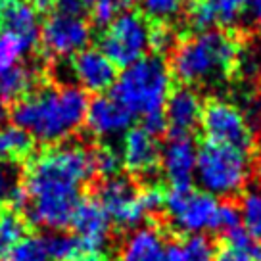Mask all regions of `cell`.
<instances>
[{
	"mask_svg": "<svg viewBox=\"0 0 261 261\" xmlns=\"http://www.w3.org/2000/svg\"><path fill=\"white\" fill-rule=\"evenodd\" d=\"M96 173L92 152L79 144L50 148L33 158L25 173L23 212L33 225L62 230L81 204L83 185Z\"/></svg>",
	"mask_w": 261,
	"mask_h": 261,
	"instance_id": "1",
	"label": "cell"
},
{
	"mask_svg": "<svg viewBox=\"0 0 261 261\" xmlns=\"http://www.w3.org/2000/svg\"><path fill=\"white\" fill-rule=\"evenodd\" d=\"M87 108L89 100L81 87H46L17 100L12 108V121L33 140L56 144L79 130Z\"/></svg>",
	"mask_w": 261,
	"mask_h": 261,
	"instance_id": "2",
	"label": "cell"
},
{
	"mask_svg": "<svg viewBox=\"0 0 261 261\" xmlns=\"http://www.w3.org/2000/svg\"><path fill=\"white\" fill-rule=\"evenodd\" d=\"M238 46L219 29L198 31L175 48L171 73L187 85H217L237 67Z\"/></svg>",
	"mask_w": 261,
	"mask_h": 261,
	"instance_id": "3",
	"label": "cell"
},
{
	"mask_svg": "<svg viewBox=\"0 0 261 261\" xmlns=\"http://www.w3.org/2000/svg\"><path fill=\"white\" fill-rule=\"evenodd\" d=\"M171 67L160 54L144 56L123 69L112 87V96L130 115H142V119L162 114L171 94Z\"/></svg>",
	"mask_w": 261,
	"mask_h": 261,
	"instance_id": "4",
	"label": "cell"
},
{
	"mask_svg": "<svg viewBox=\"0 0 261 261\" xmlns=\"http://www.w3.org/2000/svg\"><path fill=\"white\" fill-rule=\"evenodd\" d=\"M252 165L246 150L207 142L198 150L194 177L200 188L215 198H230L242 192Z\"/></svg>",
	"mask_w": 261,
	"mask_h": 261,
	"instance_id": "5",
	"label": "cell"
},
{
	"mask_svg": "<svg viewBox=\"0 0 261 261\" xmlns=\"http://www.w3.org/2000/svg\"><path fill=\"white\" fill-rule=\"evenodd\" d=\"M219 205L217 198L204 190L198 192L190 187H173L165 194L163 210L173 227L192 237L205 230H217Z\"/></svg>",
	"mask_w": 261,
	"mask_h": 261,
	"instance_id": "6",
	"label": "cell"
},
{
	"mask_svg": "<svg viewBox=\"0 0 261 261\" xmlns=\"http://www.w3.org/2000/svg\"><path fill=\"white\" fill-rule=\"evenodd\" d=\"M150 25L146 17L137 12H125L115 17L100 37V50L114 65L129 67L150 48Z\"/></svg>",
	"mask_w": 261,
	"mask_h": 261,
	"instance_id": "7",
	"label": "cell"
},
{
	"mask_svg": "<svg viewBox=\"0 0 261 261\" xmlns=\"http://www.w3.org/2000/svg\"><path fill=\"white\" fill-rule=\"evenodd\" d=\"M202 129L210 142L248 150L252 146V127L246 115L234 104L227 100L213 98L204 106L202 112Z\"/></svg>",
	"mask_w": 261,
	"mask_h": 261,
	"instance_id": "8",
	"label": "cell"
},
{
	"mask_svg": "<svg viewBox=\"0 0 261 261\" xmlns=\"http://www.w3.org/2000/svg\"><path fill=\"white\" fill-rule=\"evenodd\" d=\"M98 202L108 213L110 221L119 228H135L148 213L140 200V190L127 177L106 179L98 188Z\"/></svg>",
	"mask_w": 261,
	"mask_h": 261,
	"instance_id": "9",
	"label": "cell"
},
{
	"mask_svg": "<svg viewBox=\"0 0 261 261\" xmlns=\"http://www.w3.org/2000/svg\"><path fill=\"white\" fill-rule=\"evenodd\" d=\"M90 25L79 14L56 12L41 27V41L50 56L73 58L90 42Z\"/></svg>",
	"mask_w": 261,
	"mask_h": 261,
	"instance_id": "10",
	"label": "cell"
},
{
	"mask_svg": "<svg viewBox=\"0 0 261 261\" xmlns=\"http://www.w3.org/2000/svg\"><path fill=\"white\" fill-rule=\"evenodd\" d=\"M71 225H73L75 237L79 238L83 252L87 257L98 255L110 240L112 221L98 200L81 202L73 215Z\"/></svg>",
	"mask_w": 261,
	"mask_h": 261,
	"instance_id": "11",
	"label": "cell"
},
{
	"mask_svg": "<svg viewBox=\"0 0 261 261\" xmlns=\"http://www.w3.org/2000/svg\"><path fill=\"white\" fill-rule=\"evenodd\" d=\"M69 71L83 90L104 92L114 87L117 71L112 60L98 48H85L69 62Z\"/></svg>",
	"mask_w": 261,
	"mask_h": 261,
	"instance_id": "12",
	"label": "cell"
},
{
	"mask_svg": "<svg viewBox=\"0 0 261 261\" xmlns=\"http://www.w3.org/2000/svg\"><path fill=\"white\" fill-rule=\"evenodd\" d=\"M198 148L190 137H169L160 150L163 177L173 187H190L196 173Z\"/></svg>",
	"mask_w": 261,
	"mask_h": 261,
	"instance_id": "13",
	"label": "cell"
},
{
	"mask_svg": "<svg viewBox=\"0 0 261 261\" xmlns=\"http://www.w3.org/2000/svg\"><path fill=\"white\" fill-rule=\"evenodd\" d=\"M202 98L190 87L173 90L165 104V123L171 137H190V133L202 121Z\"/></svg>",
	"mask_w": 261,
	"mask_h": 261,
	"instance_id": "14",
	"label": "cell"
},
{
	"mask_svg": "<svg viewBox=\"0 0 261 261\" xmlns=\"http://www.w3.org/2000/svg\"><path fill=\"white\" fill-rule=\"evenodd\" d=\"M85 123L92 135L100 139H110L130 129L133 115L114 96H96L89 102Z\"/></svg>",
	"mask_w": 261,
	"mask_h": 261,
	"instance_id": "15",
	"label": "cell"
},
{
	"mask_svg": "<svg viewBox=\"0 0 261 261\" xmlns=\"http://www.w3.org/2000/svg\"><path fill=\"white\" fill-rule=\"evenodd\" d=\"M119 154L123 165L133 175H148L160 163V146L155 142V137L146 133L142 127L129 129L125 133Z\"/></svg>",
	"mask_w": 261,
	"mask_h": 261,
	"instance_id": "16",
	"label": "cell"
},
{
	"mask_svg": "<svg viewBox=\"0 0 261 261\" xmlns=\"http://www.w3.org/2000/svg\"><path fill=\"white\" fill-rule=\"evenodd\" d=\"M117 261H173L171 246L155 227H139L125 238Z\"/></svg>",
	"mask_w": 261,
	"mask_h": 261,
	"instance_id": "17",
	"label": "cell"
},
{
	"mask_svg": "<svg viewBox=\"0 0 261 261\" xmlns=\"http://www.w3.org/2000/svg\"><path fill=\"white\" fill-rule=\"evenodd\" d=\"M250 0H196L190 8V25L198 31L230 27L242 17Z\"/></svg>",
	"mask_w": 261,
	"mask_h": 261,
	"instance_id": "18",
	"label": "cell"
},
{
	"mask_svg": "<svg viewBox=\"0 0 261 261\" xmlns=\"http://www.w3.org/2000/svg\"><path fill=\"white\" fill-rule=\"evenodd\" d=\"M4 27H6V33H12L29 48H33V44L41 35L42 25L39 12L31 2L14 0V2H8V8L4 14Z\"/></svg>",
	"mask_w": 261,
	"mask_h": 261,
	"instance_id": "19",
	"label": "cell"
},
{
	"mask_svg": "<svg viewBox=\"0 0 261 261\" xmlns=\"http://www.w3.org/2000/svg\"><path fill=\"white\" fill-rule=\"evenodd\" d=\"M42 248L48 261H83L87 255L83 252L81 242L75 234L54 230L48 237L41 238Z\"/></svg>",
	"mask_w": 261,
	"mask_h": 261,
	"instance_id": "20",
	"label": "cell"
},
{
	"mask_svg": "<svg viewBox=\"0 0 261 261\" xmlns=\"http://www.w3.org/2000/svg\"><path fill=\"white\" fill-rule=\"evenodd\" d=\"M35 79V71L21 64L10 69L8 73L0 75V102H17L27 96Z\"/></svg>",
	"mask_w": 261,
	"mask_h": 261,
	"instance_id": "21",
	"label": "cell"
},
{
	"mask_svg": "<svg viewBox=\"0 0 261 261\" xmlns=\"http://www.w3.org/2000/svg\"><path fill=\"white\" fill-rule=\"evenodd\" d=\"M33 150V139L16 125H0V160H21Z\"/></svg>",
	"mask_w": 261,
	"mask_h": 261,
	"instance_id": "22",
	"label": "cell"
},
{
	"mask_svg": "<svg viewBox=\"0 0 261 261\" xmlns=\"http://www.w3.org/2000/svg\"><path fill=\"white\" fill-rule=\"evenodd\" d=\"M171 259L173 261H213L215 259V248L212 240L204 234H192L187 237L179 244H171Z\"/></svg>",
	"mask_w": 261,
	"mask_h": 261,
	"instance_id": "23",
	"label": "cell"
},
{
	"mask_svg": "<svg viewBox=\"0 0 261 261\" xmlns=\"http://www.w3.org/2000/svg\"><path fill=\"white\" fill-rule=\"evenodd\" d=\"M240 223L244 230L255 240H261V190L252 188L242 194L240 202Z\"/></svg>",
	"mask_w": 261,
	"mask_h": 261,
	"instance_id": "24",
	"label": "cell"
},
{
	"mask_svg": "<svg viewBox=\"0 0 261 261\" xmlns=\"http://www.w3.org/2000/svg\"><path fill=\"white\" fill-rule=\"evenodd\" d=\"M25 223L16 212L0 213V253H8L25 238Z\"/></svg>",
	"mask_w": 261,
	"mask_h": 261,
	"instance_id": "25",
	"label": "cell"
},
{
	"mask_svg": "<svg viewBox=\"0 0 261 261\" xmlns=\"http://www.w3.org/2000/svg\"><path fill=\"white\" fill-rule=\"evenodd\" d=\"M29 46L23 41H19L12 33H0V75L8 73L19 65L21 58L29 52Z\"/></svg>",
	"mask_w": 261,
	"mask_h": 261,
	"instance_id": "26",
	"label": "cell"
},
{
	"mask_svg": "<svg viewBox=\"0 0 261 261\" xmlns=\"http://www.w3.org/2000/svg\"><path fill=\"white\" fill-rule=\"evenodd\" d=\"M144 17L154 19L158 23L171 21L185 10L187 0H139Z\"/></svg>",
	"mask_w": 261,
	"mask_h": 261,
	"instance_id": "27",
	"label": "cell"
},
{
	"mask_svg": "<svg viewBox=\"0 0 261 261\" xmlns=\"http://www.w3.org/2000/svg\"><path fill=\"white\" fill-rule=\"evenodd\" d=\"M133 0H92L90 4V16L92 21L100 27H108L115 17L127 12Z\"/></svg>",
	"mask_w": 261,
	"mask_h": 261,
	"instance_id": "28",
	"label": "cell"
},
{
	"mask_svg": "<svg viewBox=\"0 0 261 261\" xmlns=\"http://www.w3.org/2000/svg\"><path fill=\"white\" fill-rule=\"evenodd\" d=\"M92 158H94V169H96V173L104 175L106 179L117 177L119 169L123 167L121 154L115 152L112 146L98 148L96 152H92Z\"/></svg>",
	"mask_w": 261,
	"mask_h": 261,
	"instance_id": "29",
	"label": "cell"
},
{
	"mask_svg": "<svg viewBox=\"0 0 261 261\" xmlns=\"http://www.w3.org/2000/svg\"><path fill=\"white\" fill-rule=\"evenodd\" d=\"M4 261H48V259H46V253H44L41 238L31 237V238H23L12 252H8Z\"/></svg>",
	"mask_w": 261,
	"mask_h": 261,
	"instance_id": "30",
	"label": "cell"
},
{
	"mask_svg": "<svg viewBox=\"0 0 261 261\" xmlns=\"http://www.w3.org/2000/svg\"><path fill=\"white\" fill-rule=\"evenodd\" d=\"M150 46H152L158 54L171 50L173 46H175V33L163 23H160L158 27H152V29H150Z\"/></svg>",
	"mask_w": 261,
	"mask_h": 261,
	"instance_id": "31",
	"label": "cell"
},
{
	"mask_svg": "<svg viewBox=\"0 0 261 261\" xmlns=\"http://www.w3.org/2000/svg\"><path fill=\"white\" fill-rule=\"evenodd\" d=\"M237 227H240V212L234 204H221L219 205V217H217V230L221 232H230Z\"/></svg>",
	"mask_w": 261,
	"mask_h": 261,
	"instance_id": "32",
	"label": "cell"
},
{
	"mask_svg": "<svg viewBox=\"0 0 261 261\" xmlns=\"http://www.w3.org/2000/svg\"><path fill=\"white\" fill-rule=\"evenodd\" d=\"M227 237V246H232V248H240V250H246V252H253V253H261V248L257 246L255 238H252L248 232L244 230V227H237L234 230H230L225 234Z\"/></svg>",
	"mask_w": 261,
	"mask_h": 261,
	"instance_id": "33",
	"label": "cell"
},
{
	"mask_svg": "<svg viewBox=\"0 0 261 261\" xmlns=\"http://www.w3.org/2000/svg\"><path fill=\"white\" fill-rule=\"evenodd\" d=\"M140 200H142V205L146 213H155L163 210V204H165V194L160 187H154L150 185L144 190H140Z\"/></svg>",
	"mask_w": 261,
	"mask_h": 261,
	"instance_id": "34",
	"label": "cell"
},
{
	"mask_svg": "<svg viewBox=\"0 0 261 261\" xmlns=\"http://www.w3.org/2000/svg\"><path fill=\"white\" fill-rule=\"evenodd\" d=\"M261 253L246 252L240 248H232V246H225L219 252L215 253L213 261H259Z\"/></svg>",
	"mask_w": 261,
	"mask_h": 261,
	"instance_id": "35",
	"label": "cell"
},
{
	"mask_svg": "<svg viewBox=\"0 0 261 261\" xmlns=\"http://www.w3.org/2000/svg\"><path fill=\"white\" fill-rule=\"evenodd\" d=\"M16 175L10 167H0V204L8 202L12 190L16 188Z\"/></svg>",
	"mask_w": 261,
	"mask_h": 261,
	"instance_id": "36",
	"label": "cell"
},
{
	"mask_svg": "<svg viewBox=\"0 0 261 261\" xmlns=\"http://www.w3.org/2000/svg\"><path fill=\"white\" fill-rule=\"evenodd\" d=\"M142 129L150 133L152 137H158V135H162L163 130L167 129V123H165V115L162 114H154V115H148L142 119Z\"/></svg>",
	"mask_w": 261,
	"mask_h": 261,
	"instance_id": "37",
	"label": "cell"
},
{
	"mask_svg": "<svg viewBox=\"0 0 261 261\" xmlns=\"http://www.w3.org/2000/svg\"><path fill=\"white\" fill-rule=\"evenodd\" d=\"M62 4V12H71V14H77L79 8L83 6H89L92 4V0H60Z\"/></svg>",
	"mask_w": 261,
	"mask_h": 261,
	"instance_id": "38",
	"label": "cell"
},
{
	"mask_svg": "<svg viewBox=\"0 0 261 261\" xmlns=\"http://www.w3.org/2000/svg\"><path fill=\"white\" fill-rule=\"evenodd\" d=\"M54 2H56V0H31V4L35 6V8H37V12H44V10H50Z\"/></svg>",
	"mask_w": 261,
	"mask_h": 261,
	"instance_id": "39",
	"label": "cell"
},
{
	"mask_svg": "<svg viewBox=\"0 0 261 261\" xmlns=\"http://www.w3.org/2000/svg\"><path fill=\"white\" fill-rule=\"evenodd\" d=\"M248 6H250L253 16L261 19V0H250V2H248Z\"/></svg>",
	"mask_w": 261,
	"mask_h": 261,
	"instance_id": "40",
	"label": "cell"
},
{
	"mask_svg": "<svg viewBox=\"0 0 261 261\" xmlns=\"http://www.w3.org/2000/svg\"><path fill=\"white\" fill-rule=\"evenodd\" d=\"M8 8V0H0V25L4 23V14Z\"/></svg>",
	"mask_w": 261,
	"mask_h": 261,
	"instance_id": "41",
	"label": "cell"
},
{
	"mask_svg": "<svg viewBox=\"0 0 261 261\" xmlns=\"http://www.w3.org/2000/svg\"><path fill=\"white\" fill-rule=\"evenodd\" d=\"M257 171L261 175V144H259V150H257Z\"/></svg>",
	"mask_w": 261,
	"mask_h": 261,
	"instance_id": "42",
	"label": "cell"
},
{
	"mask_svg": "<svg viewBox=\"0 0 261 261\" xmlns=\"http://www.w3.org/2000/svg\"><path fill=\"white\" fill-rule=\"evenodd\" d=\"M83 261H108V259H104V257H98V255H92V257H85Z\"/></svg>",
	"mask_w": 261,
	"mask_h": 261,
	"instance_id": "43",
	"label": "cell"
},
{
	"mask_svg": "<svg viewBox=\"0 0 261 261\" xmlns=\"http://www.w3.org/2000/svg\"><path fill=\"white\" fill-rule=\"evenodd\" d=\"M259 42H261V23H259Z\"/></svg>",
	"mask_w": 261,
	"mask_h": 261,
	"instance_id": "44",
	"label": "cell"
},
{
	"mask_svg": "<svg viewBox=\"0 0 261 261\" xmlns=\"http://www.w3.org/2000/svg\"><path fill=\"white\" fill-rule=\"evenodd\" d=\"M0 119H2V110H0Z\"/></svg>",
	"mask_w": 261,
	"mask_h": 261,
	"instance_id": "45",
	"label": "cell"
}]
</instances>
